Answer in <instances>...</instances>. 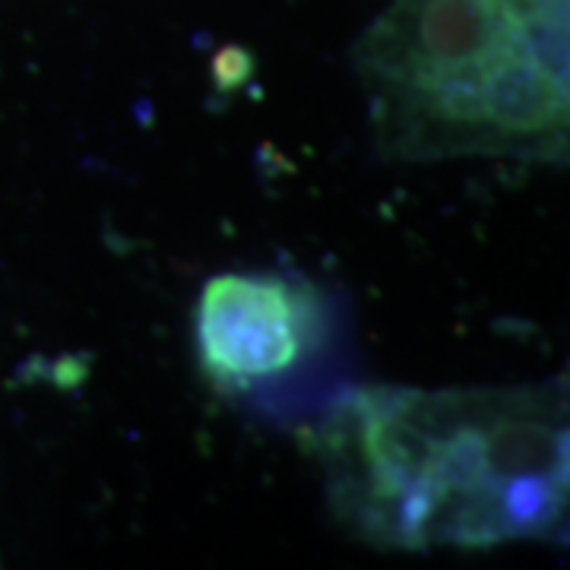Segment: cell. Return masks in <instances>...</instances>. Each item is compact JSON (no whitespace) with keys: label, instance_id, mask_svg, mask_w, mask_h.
Masks as SVG:
<instances>
[{"label":"cell","instance_id":"cell-1","mask_svg":"<svg viewBox=\"0 0 570 570\" xmlns=\"http://www.w3.org/2000/svg\"><path fill=\"white\" fill-rule=\"evenodd\" d=\"M558 387L365 390L321 431L330 498L384 549H491L558 532L568 513Z\"/></svg>","mask_w":570,"mask_h":570},{"label":"cell","instance_id":"cell-2","mask_svg":"<svg viewBox=\"0 0 570 570\" xmlns=\"http://www.w3.org/2000/svg\"><path fill=\"white\" fill-rule=\"evenodd\" d=\"M358 70L381 137L406 159L564 153V22L508 0H390L358 45Z\"/></svg>","mask_w":570,"mask_h":570},{"label":"cell","instance_id":"cell-3","mask_svg":"<svg viewBox=\"0 0 570 570\" xmlns=\"http://www.w3.org/2000/svg\"><path fill=\"white\" fill-rule=\"evenodd\" d=\"M324 330L321 295L283 276H216L197 311L200 358L223 390L279 377L324 343Z\"/></svg>","mask_w":570,"mask_h":570}]
</instances>
